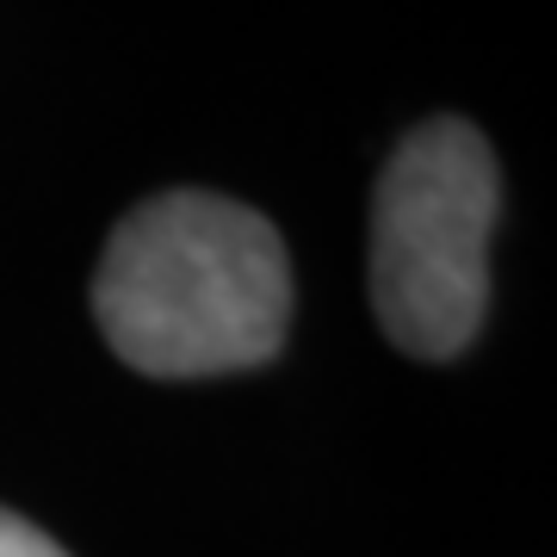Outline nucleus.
Wrapping results in <instances>:
<instances>
[{"label":"nucleus","mask_w":557,"mask_h":557,"mask_svg":"<svg viewBox=\"0 0 557 557\" xmlns=\"http://www.w3.org/2000/svg\"><path fill=\"white\" fill-rule=\"evenodd\" d=\"M94 317L143 379H223L285 347L292 260L260 211L223 193H161L124 211L94 273Z\"/></svg>","instance_id":"f257e3e1"},{"label":"nucleus","mask_w":557,"mask_h":557,"mask_svg":"<svg viewBox=\"0 0 557 557\" xmlns=\"http://www.w3.org/2000/svg\"><path fill=\"white\" fill-rule=\"evenodd\" d=\"M496 149L465 119H428L397 143L372 193V310L416 359L471 347L490 310Z\"/></svg>","instance_id":"f03ea898"},{"label":"nucleus","mask_w":557,"mask_h":557,"mask_svg":"<svg viewBox=\"0 0 557 557\" xmlns=\"http://www.w3.org/2000/svg\"><path fill=\"white\" fill-rule=\"evenodd\" d=\"M0 557H69L50 533H38L32 520H20L13 508H0Z\"/></svg>","instance_id":"7ed1b4c3"}]
</instances>
